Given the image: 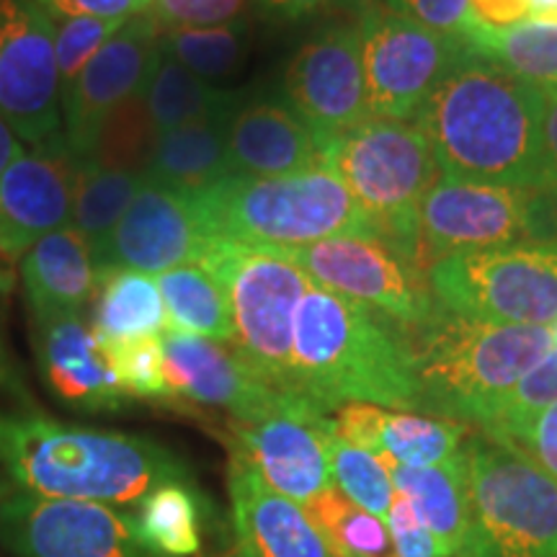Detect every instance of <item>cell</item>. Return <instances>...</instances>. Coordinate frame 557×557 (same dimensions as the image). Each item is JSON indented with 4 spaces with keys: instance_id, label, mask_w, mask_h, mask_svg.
Listing matches in <instances>:
<instances>
[{
    "instance_id": "53",
    "label": "cell",
    "mask_w": 557,
    "mask_h": 557,
    "mask_svg": "<svg viewBox=\"0 0 557 557\" xmlns=\"http://www.w3.org/2000/svg\"><path fill=\"white\" fill-rule=\"evenodd\" d=\"M553 341H555V346H557V323L553 325Z\"/></svg>"
},
{
    "instance_id": "26",
    "label": "cell",
    "mask_w": 557,
    "mask_h": 557,
    "mask_svg": "<svg viewBox=\"0 0 557 557\" xmlns=\"http://www.w3.org/2000/svg\"><path fill=\"white\" fill-rule=\"evenodd\" d=\"M233 111L209 116L158 137L145 178L181 194H199L227 178V120Z\"/></svg>"
},
{
    "instance_id": "39",
    "label": "cell",
    "mask_w": 557,
    "mask_h": 557,
    "mask_svg": "<svg viewBox=\"0 0 557 557\" xmlns=\"http://www.w3.org/2000/svg\"><path fill=\"white\" fill-rule=\"evenodd\" d=\"M107 359L127 398L150 400V403H176L169 372H165V357L160 336L116 341V344H101Z\"/></svg>"
},
{
    "instance_id": "37",
    "label": "cell",
    "mask_w": 557,
    "mask_h": 557,
    "mask_svg": "<svg viewBox=\"0 0 557 557\" xmlns=\"http://www.w3.org/2000/svg\"><path fill=\"white\" fill-rule=\"evenodd\" d=\"M158 132L152 127L148 109H145L143 94L124 103L120 111L111 114L103 124L94 150L83 160L107 165V169H120L132 173H148L152 150H156Z\"/></svg>"
},
{
    "instance_id": "23",
    "label": "cell",
    "mask_w": 557,
    "mask_h": 557,
    "mask_svg": "<svg viewBox=\"0 0 557 557\" xmlns=\"http://www.w3.org/2000/svg\"><path fill=\"white\" fill-rule=\"evenodd\" d=\"M37 333L41 374L62 403L88 413H116L127 406L107 351L83 315L50 320L37 325Z\"/></svg>"
},
{
    "instance_id": "48",
    "label": "cell",
    "mask_w": 557,
    "mask_h": 557,
    "mask_svg": "<svg viewBox=\"0 0 557 557\" xmlns=\"http://www.w3.org/2000/svg\"><path fill=\"white\" fill-rule=\"evenodd\" d=\"M470 13L485 26H511L534 18L532 0H470Z\"/></svg>"
},
{
    "instance_id": "22",
    "label": "cell",
    "mask_w": 557,
    "mask_h": 557,
    "mask_svg": "<svg viewBox=\"0 0 557 557\" xmlns=\"http://www.w3.org/2000/svg\"><path fill=\"white\" fill-rule=\"evenodd\" d=\"M333 429L341 438L357 444L403 468H431L462 457L470 436L468 423L451 418L389 410L380 406L351 403L333 410Z\"/></svg>"
},
{
    "instance_id": "33",
    "label": "cell",
    "mask_w": 557,
    "mask_h": 557,
    "mask_svg": "<svg viewBox=\"0 0 557 557\" xmlns=\"http://www.w3.org/2000/svg\"><path fill=\"white\" fill-rule=\"evenodd\" d=\"M143 184V173L107 169L94 160H78V181H75L70 225L88 240L94 256L120 225L122 214L127 212Z\"/></svg>"
},
{
    "instance_id": "13",
    "label": "cell",
    "mask_w": 557,
    "mask_h": 557,
    "mask_svg": "<svg viewBox=\"0 0 557 557\" xmlns=\"http://www.w3.org/2000/svg\"><path fill=\"white\" fill-rule=\"evenodd\" d=\"M0 116L26 148L65 139L54 18L37 0H0Z\"/></svg>"
},
{
    "instance_id": "46",
    "label": "cell",
    "mask_w": 557,
    "mask_h": 557,
    "mask_svg": "<svg viewBox=\"0 0 557 557\" xmlns=\"http://www.w3.org/2000/svg\"><path fill=\"white\" fill-rule=\"evenodd\" d=\"M542 171L540 191L557 201V86H542Z\"/></svg>"
},
{
    "instance_id": "10",
    "label": "cell",
    "mask_w": 557,
    "mask_h": 557,
    "mask_svg": "<svg viewBox=\"0 0 557 557\" xmlns=\"http://www.w3.org/2000/svg\"><path fill=\"white\" fill-rule=\"evenodd\" d=\"M557 243V201L540 189L442 176L418 209V269L465 250Z\"/></svg>"
},
{
    "instance_id": "21",
    "label": "cell",
    "mask_w": 557,
    "mask_h": 557,
    "mask_svg": "<svg viewBox=\"0 0 557 557\" xmlns=\"http://www.w3.org/2000/svg\"><path fill=\"white\" fill-rule=\"evenodd\" d=\"M235 557H338L308 508L276 493L235 451L227 465Z\"/></svg>"
},
{
    "instance_id": "35",
    "label": "cell",
    "mask_w": 557,
    "mask_h": 557,
    "mask_svg": "<svg viewBox=\"0 0 557 557\" xmlns=\"http://www.w3.org/2000/svg\"><path fill=\"white\" fill-rule=\"evenodd\" d=\"M160 47L209 86L225 81L246 60L243 21L207 29H160Z\"/></svg>"
},
{
    "instance_id": "29",
    "label": "cell",
    "mask_w": 557,
    "mask_h": 557,
    "mask_svg": "<svg viewBox=\"0 0 557 557\" xmlns=\"http://www.w3.org/2000/svg\"><path fill=\"white\" fill-rule=\"evenodd\" d=\"M163 297L169 331L212 338L233 346L235 320L227 289L201 263H189L156 276Z\"/></svg>"
},
{
    "instance_id": "17",
    "label": "cell",
    "mask_w": 557,
    "mask_h": 557,
    "mask_svg": "<svg viewBox=\"0 0 557 557\" xmlns=\"http://www.w3.org/2000/svg\"><path fill=\"white\" fill-rule=\"evenodd\" d=\"M158 41L160 26L152 16H132L62 94V135L75 158H86L111 114L143 94Z\"/></svg>"
},
{
    "instance_id": "28",
    "label": "cell",
    "mask_w": 557,
    "mask_h": 557,
    "mask_svg": "<svg viewBox=\"0 0 557 557\" xmlns=\"http://www.w3.org/2000/svg\"><path fill=\"white\" fill-rule=\"evenodd\" d=\"M90 331L101 344L163 336L169 331V315L156 276L132 269H96Z\"/></svg>"
},
{
    "instance_id": "25",
    "label": "cell",
    "mask_w": 557,
    "mask_h": 557,
    "mask_svg": "<svg viewBox=\"0 0 557 557\" xmlns=\"http://www.w3.org/2000/svg\"><path fill=\"white\" fill-rule=\"evenodd\" d=\"M18 274L34 325L81 315L96 289L94 250L78 230L67 225L26 250Z\"/></svg>"
},
{
    "instance_id": "16",
    "label": "cell",
    "mask_w": 557,
    "mask_h": 557,
    "mask_svg": "<svg viewBox=\"0 0 557 557\" xmlns=\"http://www.w3.org/2000/svg\"><path fill=\"white\" fill-rule=\"evenodd\" d=\"M331 436V413L297 398L259 421H233L230 451L246 459L276 493L308 506L333 487Z\"/></svg>"
},
{
    "instance_id": "9",
    "label": "cell",
    "mask_w": 557,
    "mask_h": 557,
    "mask_svg": "<svg viewBox=\"0 0 557 557\" xmlns=\"http://www.w3.org/2000/svg\"><path fill=\"white\" fill-rule=\"evenodd\" d=\"M426 282L436 302L493 325L557 323V243L465 250L431 263Z\"/></svg>"
},
{
    "instance_id": "38",
    "label": "cell",
    "mask_w": 557,
    "mask_h": 557,
    "mask_svg": "<svg viewBox=\"0 0 557 557\" xmlns=\"http://www.w3.org/2000/svg\"><path fill=\"white\" fill-rule=\"evenodd\" d=\"M553 403H557V346L529 369L508 393L493 400L478 418L475 426L485 434L504 438Z\"/></svg>"
},
{
    "instance_id": "18",
    "label": "cell",
    "mask_w": 557,
    "mask_h": 557,
    "mask_svg": "<svg viewBox=\"0 0 557 557\" xmlns=\"http://www.w3.org/2000/svg\"><path fill=\"white\" fill-rule=\"evenodd\" d=\"M212 238L194 212L189 194L145 178L120 225L96 250V269H132L160 276L165 271L199 263Z\"/></svg>"
},
{
    "instance_id": "30",
    "label": "cell",
    "mask_w": 557,
    "mask_h": 557,
    "mask_svg": "<svg viewBox=\"0 0 557 557\" xmlns=\"http://www.w3.org/2000/svg\"><path fill=\"white\" fill-rule=\"evenodd\" d=\"M459 39L470 52L534 86H557V21L527 18L511 26H485L472 18Z\"/></svg>"
},
{
    "instance_id": "54",
    "label": "cell",
    "mask_w": 557,
    "mask_h": 557,
    "mask_svg": "<svg viewBox=\"0 0 557 557\" xmlns=\"http://www.w3.org/2000/svg\"><path fill=\"white\" fill-rule=\"evenodd\" d=\"M227 557H235V553H230V555H227Z\"/></svg>"
},
{
    "instance_id": "1",
    "label": "cell",
    "mask_w": 557,
    "mask_h": 557,
    "mask_svg": "<svg viewBox=\"0 0 557 557\" xmlns=\"http://www.w3.org/2000/svg\"><path fill=\"white\" fill-rule=\"evenodd\" d=\"M442 176L540 189L542 90L496 62L465 52L418 111Z\"/></svg>"
},
{
    "instance_id": "45",
    "label": "cell",
    "mask_w": 557,
    "mask_h": 557,
    "mask_svg": "<svg viewBox=\"0 0 557 557\" xmlns=\"http://www.w3.org/2000/svg\"><path fill=\"white\" fill-rule=\"evenodd\" d=\"M52 18H132L150 9L152 0H37Z\"/></svg>"
},
{
    "instance_id": "49",
    "label": "cell",
    "mask_w": 557,
    "mask_h": 557,
    "mask_svg": "<svg viewBox=\"0 0 557 557\" xmlns=\"http://www.w3.org/2000/svg\"><path fill=\"white\" fill-rule=\"evenodd\" d=\"M26 145L16 137V132L11 129V124L0 116V176H3L5 169L16 160L18 156H24Z\"/></svg>"
},
{
    "instance_id": "20",
    "label": "cell",
    "mask_w": 557,
    "mask_h": 557,
    "mask_svg": "<svg viewBox=\"0 0 557 557\" xmlns=\"http://www.w3.org/2000/svg\"><path fill=\"white\" fill-rule=\"evenodd\" d=\"M160 344L165 372L178 400L227 410L233 421H259L302 398L278 393L263 382L230 344L178 331H165Z\"/></svg>"
},
{
    "instance_id": "47",
    "label": "cell",
    "mask_w": 557,
    "mask_h": 557,
    "mask_svg": "<svg viewBox=\"0 0 557 557\" xmlns=\"http://www.w3.org/2000/svg\"><path fill=\"white\" fill-rule=\"evenodd\" d=\"M359 3L361 0H256L261 16L278 21V24H297V21L318 16V13L348 9V5L357 9Z\"/></svg>"
},
{
    "instance_id": "50",
    "label": "cell",
    "mask_w": 557,
    "mask_h": 557,
    "mask_svg": "<svg viewBox=\"0 0 557 557\" xmlns=\"http://www.w3.org/2000/svg\"><path fill=\"white\" fill-rule=\"evenodd\" d=\"M16 387H21L16 369H13V361L9 357V351H5L3 338H0V389H16Z\"/></svg>"
},
{
    "instance_id": "41",
    "label": "cell",
    "mask_w": 557,
    "mask_h": 557,
    "mask_svg": "<svg viewBox=\"0 0 557 557\" xmlns=\"http://www.w3.org/2000/svg\"><path fill=\"white\" fill-rule=\"evenodd\" d=\"M246 0H152L145 11L160 29H207L240 21Z\"/></svg>"
},
{
    "instance_id": "5",
    "label": "cell",
    "mask_w": 557,
    "mask_h": 557,
    "mask_svg": "<svg viewBox=\"0 0 557 557\" xmlns=\"http://www.w3.org/2000/svg\"><path fill=\"white\" fill-rule=\"evenodd\" d=\"M191 205L209 238L253 248L289 250L338 235H377L354 194L325 163L269 178L230 173L191 194Z\"/></svg>"
},
{
    "instance_id": "42",
    "label": "cell",
    "mask_w": 557,
    "mask_h": 557,
    "mask_svg": "<svg viewBox=\"0 0 557 557\" xmlns=\"http://www.w3.org/2000/svg\"><path fill=\"white\" fill-rule=\"evenodd\" d=\"M380 3L447 37H462L472 24L470 0H380Z\"/></svg>"
},
{
    "instance_id": "4",
    "label": "cell",
    "mask_w": 557,
    "mask_h": 557,
    "mask_svg": "<svg viewBox=\"0 0 557 557\" xmlns=\"http://www.w3.org/2000/svg\"><path fill=\"white\" fill-rule=\"evenodd\" d=\"M421 398V413L475 426L483 410L553 351V329L493 325L438 305L416 329L400 331Z\"/></svg>"
},
{
    "instance_id": "3",
    "label": "cell",
    "mask_w": 557,
    "mask_h": 557,
    "mask_svg": "<svg viewBox=\"0 0 557 557\" xmlns=\"http://www.w3.org/2000/svg\"><path fill=\"white\" fill-rule=\"evenodd\" d=\"M292 367L297 393L325 413L351 403L421 413L400 331L315 284L297 308Z\"/></svg>"
},
{
    "instance_id": "19",
    "label": "cell",
    "mask_w": 557,
    "mask_h": 557,
    "mask_svg": "<svg viewBox=\"0 0 557 557\" xmlns=\"http://www.w3.org/2000/svg\"><path fill=\"white\" fill-rule=\"evenodd\" d=\"M78 158L65 139L26 148L0 176V259H21L41 238L70 225Z\"/></svg>"
},
{
    "instance_id": "43",
    "label": "cell",
    "mask_w": 557,
    "mask_h": 557,
    "mask_svg": "<svg viewBox=\"0 0 557 557\" xmlns=\"http://www.w3.org/2000/svg\"><path fill=\"white\" fill-rule=\"evenodd\" d=\"M385 521L389 527V534H393L398 557H449L447 549L442 547V542L429 532V527L418 517L416 508L400 493L395 496L393 508H389Z\"/></svg>"
},
{
    "instance_id": "2",
    "label": "cell",
    "mask_w": 557,
    "mask_h": 557,
    "mask_svg": "<svg viewBox=\"0 0 557 557\" xmlns=\"http://www.w3.org/2000/svg\"><path fill=\"white\" fill-rule=\"evenodd\" d=\"M165 483H194L184 457L150 436L0 413V496L135 508Z\"/></svg>"
},
{
    "instance_id": "7",
    "label": "cell",
    "mask_w": 557,
    "mask_h": 557,
    "mask_svg": "<svg viewBox=\"0 0 557 557\" xmlns=\"http://www.w3.org/2000/svg\"><path fill=\"white\" fill-rule=\"evenodd\" d=\"M323 163L354 194L374 233L418 269V209L442 178L423 132L413 122L369 116L329 145Z\"/></svg>"
},
{
    "instance_id": "27",
    "label": "cell",
    "mask_w": 557,
    "mask_h": 557,
    "mask_svg": "<svg viewBox=\"0 0 557 557\" xmlns=\"http://www.w3.org/2000/svg\"><path fill=\"white\" fill-rule=\"evenodd\" d=\"M395 491L416 508L429 532L442 542L449 557H462L468 545L470 500L468 465L462 457L431 468H403L389 465Z\"/></svg>"
},
{
    "instance_id": "12",
    "label": "cell",
    "mask_w": 557,
    "mask_h": 557,
    "mask_svg": "<svg viewBox=\"0 0 557 557\" xmlns=\"http://www.w3.org/2000/svg\"><path fill=\"white\" fill-rule=\"evenodd\" d=\"M282 253L315 287L364 305L398 331L426 323L438 308L426 276L377 235H338Z\"/></svg>"
},
{
    "instance_id": "51",
    "label": "cell",
    "mask_w": 557,
    "mask_h": 557,
    "mask_svg": "<svg viewBox=\"0 0 557 557\" xmlns=\"http://www.w3.org/2000/svg\"><path fill=\"white\" fill-rule=\"evenodd\" d=\"M534 18L557 21V0H532Z\"/></svg>"
},
{
    "instance_id": "32",
    "label": "cell",
    "mask_w": 557,
    "mask_h": 557,
    "mask_svg": "<svg viewBox=\"0 0 557 557\" xmlns=\"http://www.w3.org/2000/svg\"><path fill=\"white\" fill-rule=\"evenodd\" d=\"M137 532L163 557H194L201 549V496L194 483H165L132 511Z\"/></svg>"
},
{
    "instance_id": "40",
    "label": "cell",
    "mask_w": 557,
    "mask_h": 557,
    "mask_svg": "<svg viewBox=\"0 0 557 557\" xmlns=\"http://www.w3.org/2000/svg\"><path fill=\"white\" fill-rule=\"evenodd\" d=\"M129 21V18H127ZM124 18H54V52H58L62 94L73 86L101 47L127 24Z\"/></svg>"
},
{
    "instance_id": "24",
    "label": "cell",
    "mask_w": 557,
    "mask_h": 557,
    "mask_svg": "<svg viewBox=\"0 0 557 557\" xmlns=\"http://www.w3.org/2000/svg\"><path fill=\"white\" fill-rule=\"evenodd\" d=\"M230 169L240 176H287L323 163V150L282 99L235 103L227 120Z\"/></svg>"
},
{
    "instance_id": "14",
    "label": "cell",
    "mask_w": 557,
    "mask_h": 557,
    "mask_svg": "<svg viewBox=\"0 0 557 557\" xmlns=\"http://www.w3.org/2000/svg\"><path fill=\"white\" fill-rule=\"evenodd\" d=\"M0 545L16 557H163L124 508L3 493Z\"/></svg>"
},
{
    "instance_id": "15",
    "label": "cell",
    "mask_w": 557,
    "mask_h": 557,
    "mask_svg": "<svg viewBox=\"0 0 557 557\" xmlns=\"http://www.w3.org/2000/svg\"><path fill=\"white\" fill-rule=\"evenodd\" d=\"M282 101L308 124L320 150L369 120L357 21H336L310 37L284 70Z\"/></svg>"
},
{
    "instance_id": "11",
    "label": "cell",
    "mask_w": 557,
    "mask_h": 557,
    "mask_svg": "<svg viewBox=\"0 0 557 557\" xmlns=\"http://www.w3.org/2000/svg\"><path fill=\"white\" fill-rule=\"evenodd\" d=\"M354 11L369 116L416 122L431 90L465 52V41L426 29L380 0H361Z\"/></svg>"
},
{
    "instance_id": "6",
    "label": "cell",
    "mask_w": 557,
    "mask_h": 557,
    "mask_svg": "<svg viewBox=\"0 0 557 557\" xmlns=\"http://www.w3.org/2000/svg\"><path fill=\"white\" fill-rule=\"evenodd\" d=\"M470 527L462 557H557V478L506 438L465 442Z\"/></svg>"
},
{
    "instance_id": "44",
    "label": "cell",
    "mask_w": 557,
    "mask_h": 557,
    "mask_svg": "<svg viewBox=\"0 0 557 557\" xmlns=\"http://www.w3.org/2000/svg\"><path fill=\"white\" fill-rule=\"evenodd\" d=\"M504 438L517 444L540 468H545L549 475L557 478V403L540 410L537 416L529 418L527 423H521L519 429H513Z\"/></svg>"
},
{
    "instance_id": "36",
    "label": "cell",
    "mask_w": 557,
    "mask_h": 557,
    "mask_svg": "<svg viewBox=\"0 0 557 557\" xmlns=\"http://www.w3.org/2000/svg\"><path fill=\"white\" fill-rule=\"evenodd\" d=\"M329 457L333 485L359 508L385 519L389 508H393L395 496H398L393 472H389L385 459L341 438L336 429H333L329 444Z\"/></svg>"
},
{
    "instance_id": "34",
    "label": "cell",
    "mask_w": 557,
    "mask_h": 557,
    "mask_svg": "<svg viewBox=\"0 0 557 557\" xmlns=\"http://www.w3.org/2000/svg\"><path fill=\"white\" fill-rule=\"evenodd\" d=\"M305 508L338 557H398L387 521L348 500L336 485Z\"/></svg>"
},
{
    "instance_id": "8",
    "label": "cell",
    "mask_w": 557,
    "mask_h": 557,
    "mask_svg": "<svg viewBox=\"0 0 557 557\" xmlns=\"http://www.w3.org/2000/svg\"><path fill=\"white\" fill-rule=\"evenodd\" d=\"M201 267L212 271L227 289L233 305V348L263 382L278 393L299 395L292 367L295 315L310 276L282 250L212 240L201 256Z\"/></svg>"
},
{
    "instance_id": "52",
    "label": "cell",
    "mask_w": 557,
    "mask_h": 557,
    "mask_svg": "<svg viewBox=\"0 0 557 557\" xmlns=\"http://www.w3.org/2000/svg\"><path fill=\"white\" fill-rule=\"evenodd\" d=\"M13 282H16V276H13L9 261L0 259V292H11Z\"/></svg>"
},
{
    "instance_id": "31",
    "label": "cell",
    "mask_w": 557,
    "mask_h": 557,
    "mask_svg": "<svg viewBox=\"0 0 557 557\" xmlns=\"http://www.w3.org/2000/svg\"><path fill=\"white\" fill-rule=\"evenodd\" d=\"M143 99L158 137L184 127V124L227 114L240 101L238 96L225 94V90L209 86V83L189 73L160 47V41L150 78L145 83Z\"/></svg>"
}]
</instances>
